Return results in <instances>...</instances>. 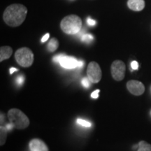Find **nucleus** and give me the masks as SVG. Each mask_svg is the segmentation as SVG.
<instances>
[{"instance_id":"1","label":"nucleus","mask_w":151,"mask_h":151,"mask_svg":"<svg viewBox=\"0 0 151 151\" xmlns=\"http://www.w3.org/2000/svg\"><path fill=\"white\" fill-rule=\"evenodd\" d=\"M27 9L22 4H15L6 9L3 18L6 23L11 27H18L25 20Z\"/></svg>"},{"instance_id":"2","label":"nucleus","mask_w":151,"mask_h":151,"mask_svg":"<svg viewBox=\"0 0 151 151\" xmlns=\"http://www.w3.org/2000/svg\"><path fill=\"white\" fill-rule=\"evenodd\" d=\"M82 20L76 15H69L62 20L60 27L67 35H76L81 30Z\"/></svg>"},{"instance_id":"3","label":"nucleus","mask_w":151,"mask_h":151,"mask_svg":"<svg viewBox=\"0 0 151 151\" xmlns=\"http://www.w3.org/2000/svg\"><path fill=\"white\" fill-rule=\"evenodd\" d=\"M8 118L14 127L23 129L29 125V120L24 113L18 109H11L8 112Z\"/></svg>"},{"instance_id":"4","label":"nucleus","mask_w":151,"mask_h":151,"mask_svg":"<svg viewBox=\"0 0 151 151\" xmlns=\"http://www.w3.org/2000/svg\"><path fill=\"white\" fill-rule=\"evenodd\" d=\"M15 58L19 65L23 67H29L33 64L34 54L29 48H21L16 52Z\"/></svg>"},{"instance_id":"5","label":"nucleus","mask_w":151,"mask_h":151,"mask_svg":"<svg viewBox=\"0 0 151 151\" xmlns=\"http://www.w3.org/2000/svg\"><path fill=\"white\" fill-rule=\"evenodd\" d=\"M87 76L92 83H97L101 81L102 73L101 68L97 62H90L87 69Z\"/></svg>"},{"instance_id":"6","label":"nucleus","mask_w":151,"mask_h":151,"mask_svg":"<svg viewBox=\"0 0 151 151\" xmlns=\"http://www.w3.org/2000/svg\"><path fill=\"white\" fill-rule=\"evenodd\" d=\"M125 65L121 60H116L112 63L111 67V75L114 80L120 81L123 80L125 75Z\"/></svg>"},{"instance_id":"7","label":"nucleus","mask_w":151,"mask_h":151,"mask_svg":"<svg viewBox=\"0 0 151 151\" xmlns=\"http://www.w3.org/2000/svg\"><path fill=\"white\" fill-rule=\"evenodd\" d=\"M127 90L130 93L136 96L141 95L145 91V86L142 83L138 81H129L127 83Z\"/></svg>"},{"instance_id":"8","label":"nucleus","mask_w":151,"mask_h":151,"mask_svg":"<svg viewBox=\"0 0 151 151\" xmlns=\"http://www.w3.org/2000/svg\"><path fill=\"white\" fill-rule=\"evenodd\" d=\"M60 65L62 67L67 69H72L78 67V60L76 58L71 56H68L63 55L59 62Z\"/></svg>"},{"instance_id":"9","label":"nucleus","mask_w":151,"mask_h":151,"mask_svg":"<svg viewBox=\"0 0 151 151\" xmlns=\"http://www.w3.org/2000/svg\"><path fill=\"white\" fill-rule=\"evenodd\" d=\"M29 147L30 151H48V148L42 140L33 139L29 141Z\"/></svg>"},{"instance_id":"10","label":"nucleus","mask_w":151,"mask_h":151,"mask_svg":"<svg viewBox=\"0 0 151 151\" xmlns=\"http://www.w3.org/2000/svg\"><path fill=\"white\" fill-rule=\"evenodd\" d=\"M128 7L132 11H140L145 7L144 0H128Z\"/></svg>"},{"instance_id":"11","label":"nucleus","mask_w":151,"mask_h":151,"mask_svg":"<svg viewBox=\"0 0 151 151\" xmlns=\"http://www.w3.org/2000/svg\"><path fill=\"white\" fill-rule=\"evenodd\" d=\"M13 53V49L10 46H1L0 48V62L9 59Z\"/></svg>"},{"instance_id":"12","label":"nucleus","mask_w":151,"mask_h":151,"mask_svg":"<svg viewBox=\"0 0 151 151\" xmlns=\"http://www.w3.org/2000/svg\"><path fill=\"white\" fill-rule=\"evenodd\" d=\"M8 132L9 130L6 128L5 126L1 125V127H0V145L1 146H3L5 143Z\"/></svg>"},{"instance_id":"13","label":"nucleus","mask_w":151,"mask_h":151,"mask_svg":"<svg viewBox=\"0 0 151 151\" xmlns=\"http://www.w3.org/2000/svg\"><path fill=\"white\" fill-rule=\"evenodd\" d=\"M58 46H59V42H58V41L57 40V39H55V38H52L49 41L47 48H48V50L50 52H54L58 49Z\"/></svg>"},{"instance_id":"14","label":"nucleus","mask_w":151,"mask_h":151,"mask_svg":"<svg viewBox=\"0 0 151 151\" xmlns=\"http://www.w3.org/2000/svg\"><path fill=\"white\" fill-rule=\"evenodd\" d=\"M137 151H151V145L146 141H141L139 143V149Z\"/></svg>"},{"instance_id":"15","label":"nucleus","mask_w":151,"mask_h":151,"mask_svg":"<svg viewBox=\"0 0 151 151\" xmlns=\"http://www.w3.org/2000/svg\"><path fill=\"white\" fill-rule=\"evenodd\" d=\"M81 41H83L85 43H90L93 40V37L90 34H85L81 37Z\"/></svg>"},{"instance_id":"16","label":"nucleus","mask_w":151,"mask_h":151,"mask_svg":"<svg viewBox=\"0 0 151 151\" xmlns=\"http://www.w3.org/2000/svg\"><path fill=\"white\" fill-rule=\"evenodd\" d=\"M77 123L81 124V125L83 126V127H91L92 125L90 122L87 121V120H83V119H81V118L77 119Z\"/></svg>"},{"instance_id":"17","label":"nucleus","mask_w":151,"mask_h":151,"mask_svg":"<svg viewBox=\"0 0 151 151\" xmlns=\"http://www.w3.org/2000/svg\"><path fill=\"white\" fill-rule=\"evenodd\" d=\"M16 83L18 85V86H22V85L23 84L24 82V76H22V75L18 76L17 77L16 79Z\"/></svg>"},{"instance_id":"18","label":"nucleus","mask_w":151,"mask_h":151,"mask_svg":"<svg viewBox=\"0 0 151 151\" xmlns=\"http://www.w3.org/2000/svg\"><path fill=\"white\" fill-rule=\"evenodd\" d=\"M81 83H82L83 86H84L85 88H88L90 86V81L88 78H83L81 81Z\"/></svg>"},{"instance_id":"19","label":"nucleus","mask_w":151,"mask_h":151,"mask_svg":"<svg viewBox=\"0 0 151 151\" xmlns=\"http://www.w3.org/2000/svg\"><path fill=\"white\" fill-rule=\"evenodd\" d=\"M131 67L133 70H137L139 69V64L137 61H132L131 63Z\"/></svg>"},{"instance_id":"20","label":"nucleus","mask_w":151,"mask_h":151,"mask_svg":"<svg viewBox=\"0 0 151 151\" xmlns=\"http://www.w3.org/2000/svg\"><path fill=\"white\" fill-rule=\"evenodd\" d=\"M87 23L89 26H94L96 24V21L93 19L90 18H88L87 19Z\"/></svg>"},{"instance_id":"21","label":"nucleus","mask_w":151,"mask_h":151,"mask_svg":"<svg viewBox=\"0 0 151 151\" xmlns=\"http://www.w3.org/2000/svg\"><path fill=\"white\" fill-rule=\"evenodd\" d=\"M62 55H63V54L57 55H55L53 58H52V61H53L54 62H58V63H59L60 60L62 58Z\"/></svg>"},{"instance_id":"22","label":"nucleus","mask_w":151,"mask_h":151,"mask_svg":"<svg viewBox=\"0 0 151 151\" xmlns=\"http://www.w3.org/2000/svg\"><path fill=\"white\" fill-rule=\"evenodd\" d=\"M100 90H96L95 91H94L91 94V97L94 99H97L99 97V93Z\"/></svg>"},{"instance_id":"23","label":"nucleus","mask_w":151,"mask_h":151,"mask_svg":"<svg viewBox=\"0 0 151 151\" xmlns=\"http://www.w3.org/2000/svg\"><path fill=\"white\" fill-rule=\"evenodd\" d=\"M49 37H50V35L48 33H47L46 35H45L43 36L42 39H41V42H46V41H48V39H49Z\"/></svg>"},{"instance_id":"24","label":"nucleus","mask_w":151,"mask_h":151,"mask_svg":"<svg viewBox=\"0 0 151 151\" xmlns=\"http://www.w3.org/2000/svg\"><path fill=\"white\" fill-rule=\"evenodd\" d=\"M5 127H6V129H8L9 131V130H11V129H12L14 127V124H11V122H10V123H9V124H6Z\"/></svg>"},{"instance_id":"25","label":"nucleus","mask_w":151,"mask_h":151,"mask_svg":"<svg viewBox=\"0 0 151 151\" xmlns=\"http://www.w3.org/2000/svg\"><path fill=\"white\" fill-rule=\"evenodd\" d=\"M83 66H84V62L82 61V60H79L78 68H83Z\"/></svg>"},{"instance_id":"26","label":"nucleus","mask_w":151,"mask_h":151,"mask_svg":"<svg viewBox=\"0 0 151 151\" xmlns=\"http://www.w3.org/2000/svg\"><path fill=\"white\" fill-rule=\"evenodd\" d=\"M18 69H16V68H14V67H12L10 69V73L11 74H12V73H14V72H16V71H18Z\"/></svg>"}]
</instances>
